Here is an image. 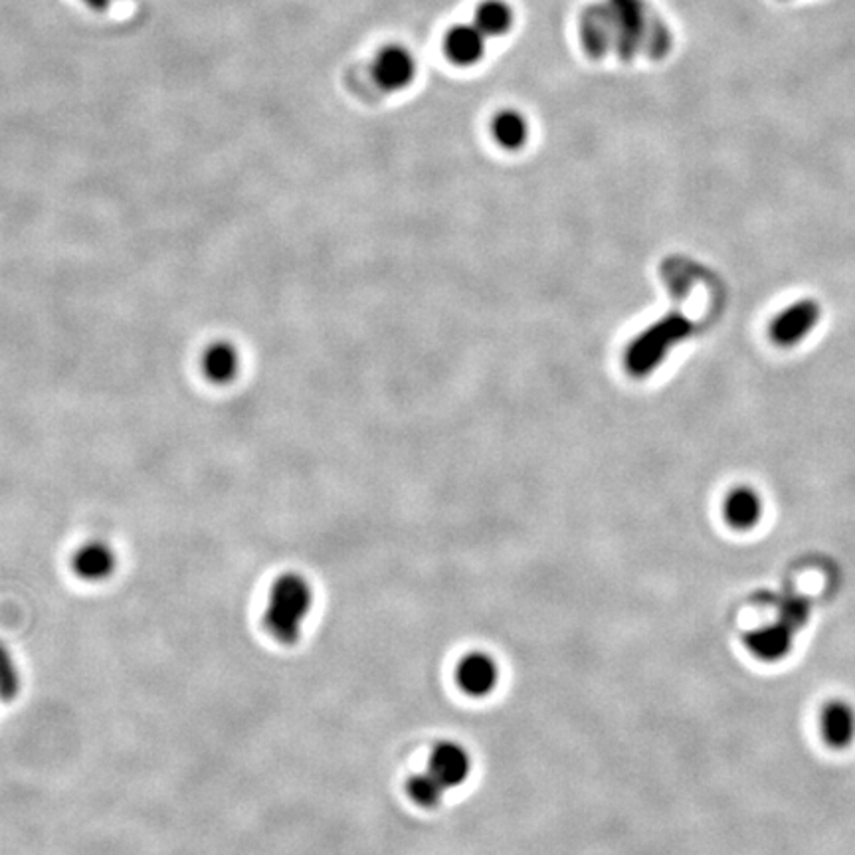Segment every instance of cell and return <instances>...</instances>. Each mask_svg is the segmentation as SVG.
<instances>
[{
  "instance_id": "8",
  "label": "cell",
  "mask_w": 855,
  "mask_h": 855,
  "mask_svg": "<svg viewBox=\"0 0 855 855\" xmlns=\"http://www.w3.org/2000/svg\"><path fill=\"white\" fill-rule=\"evenodd\" d=\"M115 566H117V557L112 545H107L105 540H90L81 545L72 557L74 573L90 583L105 580L107 576H112Z\"/></svg>"
},
{
  "instance_id": "12",
  "label": "cell",
  "mask_w": 855,
  "mask_h": 855,
  "mask_svg": "<svg viewBox=\"0 0 855 855\" xmlns=\"http://www.w3.org/2000/svg\"><path fill=\"white\" fill-rule=\"evenodd\" d=\"M492 133L499 146L507 151H518L529 139V122L518 110H503L492 122Z\"/></svg>"
},
{
  "instance_id": "13",
  "label": "cell",
  "mask_w": 855,
  "mask_h": 855,
  "mask_svg": "<svg viewBox=\"0 0 855 855\" xmlns=\"http://www.w3.org/2000/svg\"><path fill=\"white\" fill-rule=\"evenodd\" d=\"M473 24L484 33L485 38L506 36L513 26V9L506 0H484L475 9Z\"/></svg>"
},
{
  "instance_id": "1",
  "label": "cell",
  "mask_w": 855,
  "mask_h": 855,
  "mask_svg": "<svg viewBox=\"0 0 855 855\" xmlns=\"http://www.w3.org/2000/svg\"><path fill=\"white\" fill-rule=\"evenodd\" d=\"M314 604V590L307 578L297 573L282 574L271 586L264 624L282 643H295L304 630V622Z\"/></svg>"
},
{
  "instance_id": "6",
  "label": "cell",
  "mask_w": 855,
  "mask_h": 855,
  "mask_svg": "<svg viewBox=\"0 0 855 855\" xmlns=\"http://www.w3.org/2000/svg\"><path fill=\"white\" fill-rule=\"evenodd\" d=\"M458 686L462 687L468 696L484 698L492 693L499 679V667L496 660L487 653H470L458 665Z\"/></svg>"
},
{
  "instance_id": "3",
  "label": "cell",
  "mask_w": 855,
  "mask_h": 855,
  "mask_svg": "<svg viewBox=\"0 0 855 855\" xmlns=\"http://www.w3.org/2000/svg\"><path fill=\"white\" fill-rule=\"evenodd\" d=\"M199 369L203 372L204 381L216 386H226L234 383L240 377L242 355L232 341L216 339L201 353Z\"/></svg>"
},
{
  "instance_id": "9",
  "label": "cell",
  "mask_w": 855,
  "mask_h": 855,
  "mask_svg": "<svg viewBox=\"0 0 855 855\" xmlns=\"http://www.w3.org/2000/svg\"><path fill=\"white\" fill-rule=\"evenodd\" d=\"M821 737L833 749H845L855 739V711L844 701L828 703L820 715Z\"/></svg>"
},
{
  "instance_id": "16",
  "label": "cell",
  "mask_w": 855,
  "mask_h": 855,
  "mask_svg": "<svg viewBox=\"0 0 855 855\" xmlns=\"http://www.w3.org/2000/svg\"><path fill=\"white\" fill-rule=\"evenodd\" d=\"M81 2H86L93 11H105V9H110L113 2H117V0H81Z\"/></svg>"
},
{
  "instance_id": "11",
  "label": "cell",
  "mask_w": 855,
  "mask_h": 855,
  "mask_svg": "<svg viewBox=\"0 0 855 855\" xmlns=\"http://www.w3.org/2000/svg\"><path fill=\"white\" fill-rule=\"evenodd\" d=\"M749 650L766 662L782 660L792 648V630L784 622L763 626L746 636Z\"/></svg>"
},
{
  "instance_id": "14",
  "label": "cell",
  "mask_w": 855,
  "mask_h": 855,
  "mask_svg": "<svg viewBox=\"0 0 855 855\" xmlns=\"http://www.w3.org/2000/svg\"><path fill=\"white\" fill-rule=\"evenodd\" d=\"M448 788L439 782L430 770L417 775L408 780V796L417 802L422 808H434L444 799Z\"/></svg>"
},
{
  "instance_id": "4",
  "label": "cell",
  "mask_w": 855,
  "mask_h": 855,
  "mask_svg": "<svg viewBox=\"0 0 855 855\" xmlns=\"http://www.w3.org/2000/svg\"><path fill=\"white\" fill-rule=\"evenodd\" d=\"M820 319V307L812 299L790 305L770 326V337L778 345H794L811 333Z\"/></svg>"
},
{
  "instance_id": "10",
  "label": "cell",
  "mask_w": 855,
  "mask_h": 855,
  "mask_svg": "<svg viewBox=\"0 0 855 855\" xmlns=\"http://www.w3.org/2000/svg\"><path fill=\"white\" fill-rule=\"evenodd\" d=\"M723 515L732 529H753L763 518V501L751 487H735L725 497Z\"/></svg>"
},
{
  "instance_id": "2",
  "label": "cell",
  "mask_w": 855,
  "mask_h": 855,
  "mask_svg": "<svg viewBox=\"0 0 855 855\" xmlns=\"http://www.w3.org/2000/svg\"><path fill=\"white\" fill-rule=\"evenodd\" d=\"M372 76L383 90H405L417 76V60L406 46H384L372 62Z\"/></svg>"
},
{
  "instance_id": "7",
  "label": "cell",
  "mask_w": 855,
  "mask_h": 855,
  "mask_svg": "<svg viewBox=\"0 0 855 855\" xmlns=\"http://www.w3.org/2000/svg\"><path fill=\"white\" fill-rule=\"evenodd\" d=\"M485 40L475 24H456L444 38V52L456 66H475L484 58Z\"/></svg>"
},
{
  "instance_id": "15",
  "label": "cell",
  "mask_w": 855,
  "mask_h": 855,
  "mask_svg": "<svg viewBox=\"0 0 855 855\" xmlns=\"http://www.w3.org/2000/svg\"><path fill=\"white\" fill-rule=\"evenodd\" d=\"M21 686H23V679H21L18 665L14 662L9 648L4 646V641H0V699L12 701V699L18 698Z\"/></svg>"
},
{
  "instance_id": "5",
  "label": "cell",
  "mask_w": 855,
  "mask_h": 855,
  "mask_svg": "<svg viewBox=\"0 0 855 855\" xmlns=\"http://www.w3.org/2000/svg\"><path fill=\"white\" fill-rule=\"evenodd\" d=\"M472 770V758L462 744L444 741L430 756V773L446 788L463 784Z\"/></svg>"
}]
</instances>
